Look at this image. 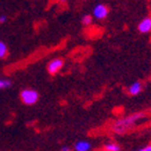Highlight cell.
<instances>
[{
    "instance_id": "cell-2",
    "label": "cell",
    "mask_w": 151,
    "mask_h": 151,
    "mask_svg": "<svg viewBox=\"0 0 151 151\" xmlns=\"http://www.w3.org/2000/svg\"><path fill=\"white\" fill-rule=\"evenodd\" d=\"M39 94L37 91L33 90V89H24L20 92V99L24 105L32 106L34 104L38 101Z\"/></svg>"
},
{
    "instance_id": "cell-1",
    "label": "cell",
    "mask_w": 151,
    "mask_h": 151,
    "mask_svg": "<svg viewBox=\"0 0 151 151\" xmlns=\"http://www.w3.org/2000/svg\"><path fill=\"white\" fill-rule=\"evenodd\" d=\"M146 114L144 112H137V113L131 114L129 116H126L124 119H121L119 121H116L112 126V130L115 133L123 134L127 131H129L130 129H132L133 127H135L137 125L141 119H143L145 117Z\"/></svg>"
},
{
    "instance_id": "cell-8",
    "label": "cell",
    "mask_w": 151,
    "mask_h": 151,
    "mask_svg": "<svg viewBox=\"0 0 151 151\" xmlns=\"http://www.w3.org/2000/svg\"><path fill=\"white\" fill-rule=\"evenodd\" d=\"M105 150H107V151H121V146L117 145L116 143L111 142V143H108V144L105 145Z\"/></svg>"
},
{
    "instance_id": "cell-9",
    "label": "cell",
    "mask_w": 151,
    "mask_h": 151,
    "mask_svg": "<svg viewBox=\"0 0 151 151\" xmlns=\"http://www.w3.org/2000/svg\"><path fill=\"white\" fill-rule=\"evenodd\" d=\"M6 55H8V47L3 41L0 40V58L3 59L6 57Z\"/></svg>"
},
{
    "instance_id": "cell-3",
    "label": "cell",
    "mask_w": 151,
    "mask_h": 151,
    "mask_svg": "<svg viewBox=\"0 0 151 151\" xmlns=\"http://www.w3.org/2000/svg\"><path fill=\"white\" fill-rule=\"evenodd\" d=\"M108 14H109V9L107 8V5L101 3V4H96L95 6H94L93 15L96 19H98V20H103V19H105V18L108 16Z\"/></svg>"
},
{
    "instance_id": "cell-14",
    "label": "cell",
    "mask_w": 151,
    "mask_h": 151,
    "mask_svg": "<svg viewBox=\"0 0 151 151\" xmlns=\"http://www.w3.org/2000/svg\"><path fill=\"white\" fill-rule=\"evenodd\" d=\"M60 151H71V148L69 146H63L60 148Z\"/></svg>"
},
{
    "instance_id": "cell-4",
    "label": "cell",
    "mask_w": 151,
    "mask_h": 151,
    "mask_svg": "<svg viewBox=\"0 0 151 151\" xmlns=\"http://www.w3.org/2000/svg\"><path fill=\"white\" fill-rule=\"evenodd\" d=\"M63 65V60L61 58H54L48 63V71L51 75H55L61 70Z\"/></svg>"
},
{
    "instance_id": "cell-5",
    "label": "cell",
    "mask_w": 151,
    "mask_h": 151,
    "mask_svg": "<svg viewBox=\"0 0 151 151\" xmlns=\"http://www.w3.org/2000/svg\"><path fill=\"white\" fill-rule=\"evenodd\" d=\"M137 30L142 34H147V33L151 32V17L144 18L143 20L139 23L137 25Z\"/></svg>"
},
{
    "instance_id": "cell-12",
    "label": "cell",
    "mask_w": 151,
    "mask_h": 151,
    "mask_svg": "<svg viewBox=\"0 0 151 151\" xmlns=\"http://www.w3.org/2000/svg\"><path fill=\"white\" fill-rule=\"evenodd\" d=\"M136 151H151V145H147V146L143 147V148L139 149V150Z\"/></svg>"
},
{
    "instance_id": "cell-10",
    "label": "cell",
    "mask_w": 151,
    "mask_h": 151,
    "mask_svg": "<svg viewBox=\"0 0 151 151\" xmlns=\"http://www.w3.org/2000/svg\"><path fill=\"white\" fill-rule=\"evenodd\" d=\"M81 22H83V25H90L93 22V17L91 15H85L81 19Z\"/></svg>"
},
{
    "instance_id": "cell-15",
    "label": "cell",
    "mask_w": 151,
    "mask_h": 151,
    "mask_svg": "<svg viewBox=\"0 0 151 151\" xmlns=\"http://www.w3.org/2000/svg\"><path fill=\"white\" fill-rule=\"evenodd\" d=\"M58 1H60V2H65V1H67V0H58Z\"/></svg>"
},
{
    "instance_id": "cell-7",
    "label": "cell",
    "mask_w": 151,
    "mask_h": 151,
    "mask_svg": "<svg viewBox=\"0 0 151 151\" xmlns=\"http://www.w3.org/2000/svg\"><path fill=\"white\" fill-rule=\"evenodd\" d=\"M143 90V85L141 81H134L128 88V93L130 95H139Z\"/></svg>"
},
{
    "instance_id": "cell-6",
    "label": "cell",
    "mask_w": 151,
    "mask_h": 151,
    "mask_svg": "<svg viewBox=\"0 0 151 151\" xmlns=\"http://www.w3.org/2000/svg\"><path fill=\"white\" fill-rule=\"evenodd\" d=\"M91 148H92V145L88 141H78L74 145L75 151H90Z\"/></svg>"
},
{
    "instance_id": "cell-11",
    "label": "cell",
    "mask_w": 151,
    "mask_h": 151,
    "mask_svg": "<svg viewBox=\"0 0 151 151\" xmlns=\"http://www.w3.org/2000/svg\"><path fill=\"white\" fill-rule=\"evenodd\" d=\"M11 81H6V79H0V89H5V88H9L11 87Z\"/></svg>"
},
{
    "instance_id": "cell-16",
    "label": "cell",
    "mask_w": 151,
    "mask_h": 151,
    "mask_svg": "<svg viewBox=\"0 0 151 151\" xmlns=\"http://www.w3.org/2000/svg\"><path fill=\"white\" fill-rule=\"evenodd\" d=\"M104 151H107V150H104Z\"/></svg>"
},
{
    "instance_id": "cell-13",
    "label": "cell",
    "mask_w": 151,
    "mask_h": 151,
    "mask_svg": "<svg viewBox=\"0 0 151 151\" xmlns=\"http://www.w3.org/2000/svg\"><path fill=\"white\" fill-rule=\"evenodd\" d=\"M6 20H8V18H6V16H5V15H1V16H0V23L6 22Z\"/></svg>"
}]
</instances>
